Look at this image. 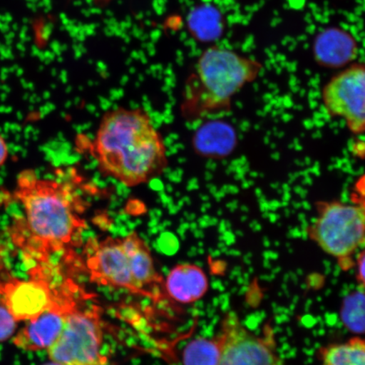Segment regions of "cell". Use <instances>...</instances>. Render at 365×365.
Here are the masks:
<instances>
[{"label": "cell", "mask_w": 365, "mask_h": 365, "mask_svg": "<svg viewBox=\"0 0 365 365\" xmlns=\"http://www.w3.org/2000/svg\"><path fill=\"white\" fill-rule=\"evenodd\" d=\"M14 198L25 217L14 223L12 238L40 262L79 246L86 226L85 202L70 182L39 180L33 170L21 173Z\"/></svg>", "instance_id": "cell-1"}, {"label": "cell", "mask_w": 365, "mask_h": 365, "mask_svg": "<svg viewBox=\"0 0 365 365\" xmlns=\"http://www.w3.org/2000/svg\"><path fill=\"white\" fill-rule=\"evenodd\" d=\"M91 150L99 170L126 187L150 182L168 165L163 137L143 108L105 113Z\"/></svg>", "instance_id": "cell-2"}, {"label": "cell", "mask_w": 365, "mask_h": 365, "mask_svg": "<svg viewBox=\"0 0 365 365\" xmlns=\"http://www.w3.org/2000/svg\"><path fill=\"white\" fill-rule=\"evenodd\" d=\"M261 62L226 48L205 49L187 82L182 110L198 118L230 110L232 100L263 71Z\"/></svg>", "instance_id": "cell-3"}, {"label": "cell", "mask_w": 365, "mask_h": 365, "mask_svg": "<svg viewBox=\"0 0 365 365\" xmlns=\"http://www.w3.org/2000/svg\"><path fill=\"white\" fill-rule=\"evenodd\" d=\"M305 232L319 249L336 259L341 270H351L365 243V196L350 202L319 200Z\"/></svg>", "instance_id": "cell-4"}, {"label": "cell", "mask_w": 365, "mask_h": 365, "mask_svg": "<svg viewBox=\"0 0 365 365\" xmlns=\"http://www.w3.org/2000/svg\"><path fill=\"white\" fill-rule=\"evenodd\" d=\"M103 327L99 310L72 309L57 340L48 349L51 361L61 365H106L101 354Z\"/></svg>", "instance_id": "cell-5"}, {"label": "cell", "mask_w": 365, "mask_h": 365, "mask_svg": "<svg viewBox=\"0 0 365 365\" xmlns=\"http://www.w3.org/2000/svg\"><path fill=\"white\" fill-rule=\"evenodd\" d=\"M217 365H284L271 327L262 334L248 329L234 312L222 319Z\"/></svg>", "instance_id": "cell-6"}, {"label": "cell", "mask_w": 365, "mask_h": 365, "mask_svg": "<svg viewBox=\"0 0 365 365\" xmlns=\"http://www.w3.org/2000/svg\"><path fill=\"white\" fill-rule=\"evenodd\" d=\"M322 102L328 115L344 122L350 133L365 134V63L341 68L324 85Z\"/></svg>", "instance_id": "cell-7"}, {"label": "cell", "mask_w": 365, "mask_h": 365, "mask_svg": "<svg viewBox=\"0 0 365 365\" xmlns=\"http://www.w3.org/2000/svg\"><path fill=\"white\" fill-rule=\"evenodd\" d=\"M85 259L91 282L145 296L132 276L121 238L91 239L85 247Z\"/></svg>", "instance_id": "cell-8"}, {"label": "cell", "mask_w": 365, "mask_h": 365, "mask_svg": "<svg viewBox=\"0 0 365 365\" xmlns=\"http://www.w3.org/2000/svg\"><path fill=\"white\" fill-rule=\"evenodd\" d=\"M77 307L71 297L61 298L38 317L31 319L14 339L17 348L25 351L48 349L61 334L68 314Z\"/></svg>", "instance_id": "cell-9"}, {"label": "cell", "mask_w": 365, "mask_h": 365, "mask_svg": "<svg viewBox=\"0 0 365 365\" xmlns=\"http://www.w3.org/2000/svg\"><path fill=\"white\" fill-rule=\"evenodd\" d=\"M58 298L47 282L35 278L8 282L3 289L1 302L17 322H29L51 307Z\"/></svg>", "instance_id": "cell-10"}, {"label": "cell", "mask_w": 365, "mask_h": 365, "mask_svg": "<svg viewBox=\"0 0 365 365\" xmlns=\"http://www.w3.org/2000/svg\"><path fill=\"white\" fill-rule=\"evenodd\" d=\"M312 56L319 66L340 71L358 58L359 44L348 31L337 26L328 27L314 38Z\"/></svg>", "instance_id": "cell-11"}, {"label": "cell", "mask_w": 365, "mask_h": 365, "mask_svg": "<svg viewBox=\"0 0 365 365\" xmlns=\"http://www.w3.org/2000/svg\"><path fill=\"white\" fill-rule=\"evenodd\" d=\"M163 285L170 298L185 304L202 299L209 289L207 276L193 264H177L168 273Z\"/></svg>", "instance_id": "cell-12"}, {"label": "cell", "mask_w": 365, "mask_h": 365, "mask_svg": "<svg viewBox=\"0 0 365 365\" xmlns=\"http://www.w3.org/2000/svg\"><path fill=\"white\" fill-rule=\"evenodd\" d=\"M129 264L132 276L136 284L144 292L145 296L155 298L149 287L163 285V279L154 267V262L148 245L135 232H130L121 238Z\"/></svg>", "instance_id": "cell-13"}, {"label": "cell", "mask_w": 365, "mask_h": 365, "mask_svg": "<svg viewBox=\"0 0 365 365\" xmlns=\"http://www.w3.org/2000/svg\"><path fill=\"white\" fill-rule=\"evenodd\" d=\"M194 148L202 157H227L238 143L235 128L225 121H209L200 126L195 135Z\"/></svg>", "instance_id": "cell-14"}, {"label": "cell", "mask_w": 365, "mask_h": 365, "mask_svg": "<svg viewBox=\"0 0 365 365\" xmlns=\"http://www.w3.org/2000/svg\"><path fill=\"white\" fill-rule=\"evenodd\" d=\"M321 365H365V339L355 336L319 350Z\"/></svg>", "instance_id": "cell-15"}, {"label": "cell", "mask_w": 365, "mask_h": 365, "mask_svg": "<svg viewBox=\"0 0 365 365\" xmlns=\"http://www.w3.org/2000/svg\"><path fill=\"white\" fill-rule=\"evenodd\" d=\"M221 353V339L219 335L212 339L191 341L182 351V365H217Z\"/></svg>", "instance_id": "cell-16"}, {"label": "cell", "mask_w": 365, "mask_h": 365, "mask_svg": "<svg viewBox=\"0 0 365 365\" xmlns=\"http://www.w3.org/2000/svg\"><path fill=\"white\" fill-rule=\"evenodd\" d=\"M342 319L351 329L365 331V294L359 293L346 301Z\"/></svg>", "instance_id": "cell-17"}, {"label": "cell", "mask_w": 365, "mask_h": 365, "mask_svg": "<svg viewBox=\"0 0 365 365\" xmlns=\"http://www.w3.org/2000/svg\"><path fill=\"white\" fill-rule=\"evenodd\" d=\"M17 321L2 302L0 304V341H6L14 334Z\"/></svg>", "instance_id": "cell-18"}, {"label": "cell", "mask_w": 365, "mask_h": 365, "mask_svg": "<svg viewBox=\"0 0 365 365\" xmlns=\"http://www.w3.org/2000/svg\"><path fill=\"white\" fill-rule=\"evenodd\" d=\"M354 268L359 284L365 291V248L360 250L356 255Z\"/></svg>", "instance_id": "cell-19"}, {"label": "cell", "mask_w": 365, "mask_h": 365, "mask_svg": "<svg viewBox=\"0 0 365 365\" xmlns=\"http://www.w3.org/2000/svg\"><path fill=\"white\" fill-rule=\"evenodd\" d=\"M8 158V148L6 140L0 135V167H2Z\"/></svg>", "instance_id": "cell-20"}, {"label": "cell", "mask_w": 365, "mask_h": 365, "mask_svg": "<svg viewBox=\"0 0 365 365\" xmlns=\"http://www.w3.org/2000/svg\"><path fill=\"white\" fill-rule=\"evenodd\" d=\"M43 365H61V364H57L56 362L51 361L50 363H46V364H44Z\"/></svg>", "instance_id": "cell-21"}]
</instances>
